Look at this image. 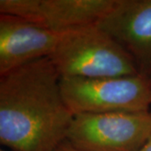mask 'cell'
<instances>
[{
  "instance_id": "cell-1",
  "label": "cell",
  "mask_w": 151,
  "mask_h": 151,
  "mask_svg": "<svg viewBox=\"0 0 151 151\" xmlns=\"http://www.w3.org/2000/svg\"><path fill=\"white\" fill-rule=\"evenodd\" d=\"M73 118L50 57L0 76V142L7 150L53 151Z\"/></svg>"
},
{
  "instance_id": "cell-2",
  "label": "cell",
  "mask_w": 151,
  "mask_h": 151,
  "mask_svg": "<svg viewBox=\"0 0 151 151\" xmlns=\"http://www.w3.org/2000/svg\"><path fill=\"white\" fill-rule=\"evenodd\" d=\"M60 77L139 75L129 54L97 25L71 30L50 56Z\"/></svg>"
},
{
  "instance_id": "cell-3",
  "label": "cell",
  "mask_w": 151,
  "mask_h": 151,
  "mask_svg": "<svg viewBox=\"0 0 151 151\" xmlns=\"http://www.w3.org/2000/svg\"><path fill=\"white\" fill-rule=\"evenodd\" d=\"M60 88L74 115L150 112L151 79L141 75L96 79L60 77Z\"/></svg>"
},
{
  "instance_id": "cell-4",
  "label": "cell",
  "mask_w": 151,
  "mask_h": 151,
  "mask_svg": "<svg viewBox=\"0 0 151 151\" xmlns=\"http://www.w3.org/2000/svg\"><path fill=\"white\" fill-rule=\"evenodd\" d=\"M150 135V112L81 113L65 139L84 151H139Z\"/></svg>"
},
{
  "instance_id": "cell-5",
  "label": "cell",
  "mask_w": 151,
  "mask_h": 151,
  "mask_svg": "<svg viewBox=\"0 0 151 151\" xmlns=\"http://www.w3.org/2000/svg\"><path fill=\"white\" fill-rule=\"evenodd\" d=\"M117 0H0V14L19 17L55 31L97 25Z\"/></svg>"
},
{
  "instance_id": "cell-6",
  "label": "cell",
  "mask_w": 151,
  "mask_h": 151,
  "mask_svg": "<svg viewBox=\"0 0 151 151\" xmlns=\"http://www.w3.org/2000/svg\"><path fill=\"white\" fill-rule=\"evenodd\" d=\"M97 26L129 54L139 75L151 79V0H117Z\"/></svg>"
},
{
  "instance_id": "cell-7",
  "label": "cell",
  "mask_w": 151,
  "mask_h": 151,
  "mask_svg": "<svg viewBox=\"0 0 151 151\" xmlns=\"http://www.w3.org/2000/svg\"><path fill=\"white\" fill-rule=\"evenodd\" d=\"M70 31H55L19 17L0 14V76L50 57Z\"/></svg>"
},
{
  "instance_id": "cell-8",
  "label": "cell",
  "mask_w": 151,
  "mask_h": 151,
  "mask_svg": "<svg viewBox=\"0 0 151 151\" xmlns=\"http://www.w3.org/2000/svg\"><path fill=\"white\" fill-rule=\"evenodd\" d=\"M53 151H84L81 150L80 149L76 148L71 144H70L68 141L64 140L62 143H60L59 145L57 146Z\"/></svg>"
},
{
  "instance_id": "cell-9",
  "label": "cell",
  "mask_w": 151,
  "mask_h": 151,
  "mask_svg": "<svg viewBox=\"0 0 151 151\" xmlns=\"http://www.w3.org/2000/svg\"><path fill=\"white\" fill-rule=\"evenodd\" d=\"M139 151H151V135L150 139L146 142L145 145L143 146Z\"/></svg>"
},
{
  "instance_id": "cell-10",
  "label": "cell",
  "mask_w": 151,
  "mask_h": 151,
  "mask_svg": "<svg viewBox=\"0 0 151 151\" xmlns=\"http://www.w3.org/2000/svg\"><path fill=\"white\" fill-rule=\"evenodd\" d=\"M0 151H11V150H7V149H1Z\"/></svg>"
},
{
  "instance_id": "cell-11",
  "label": "cell",
  "mask_w": 151,
  "mask_h": 151,
  "mask_svg": "<svg viewBox=\"0 0 151 151\" xmlns=\"http://www.w3.org/2000/svg\"><path fill=\"white\" fill-rule=\"evenodd\" d=\"M150 113H151V108H150Z\"/></svg>"
}]
</instances>
